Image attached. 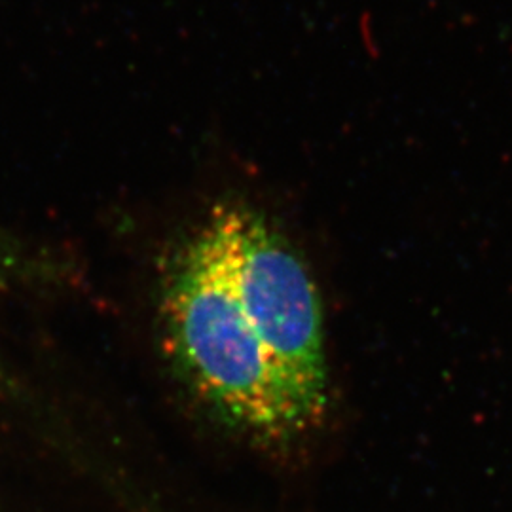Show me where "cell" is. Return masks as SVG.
Segmentation results:
<instances>
[{
  "label": "cell",
  "instance_id": "1",
  "mask_svg": "<svg viewBox=\"0 0 512 512\" xmlns=\"http://www.w3.org/2000/svg\"><path fill=\"white\" fill-rule=\"evenodd\" d=\"M164 321L184 382L224 427L266 450H285L311 435L241 308L215 213L169 266Z\"/></svg>",
  "mask_w": 512,
  "mask_h": 512
},
{
  "label": "cell",
  "instance_id": "2",
  "mask_svg": "<svg viewBox=\"0 0 512 512\" xmlns=\"http://www.w3.org/2000/svg\"><path fill=\"white\" fill-rule=\"evenodd\" d=\"M226 264L241 308L311 433L330 410V370L321 294L304 256L264 211L220 205Z\"/></svg>",
  "mask_w": 512,
  "mask_h": 512
}]
</instances>
